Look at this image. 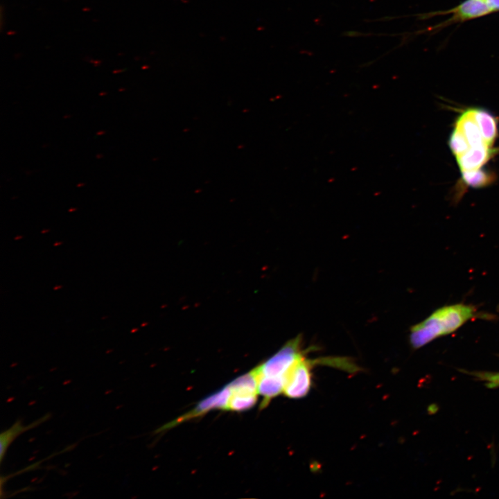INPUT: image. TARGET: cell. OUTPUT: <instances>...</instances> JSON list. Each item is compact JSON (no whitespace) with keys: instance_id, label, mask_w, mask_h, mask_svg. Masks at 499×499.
I'll return each instance as SVG.
<instances>
[{"instance_id":"5","label":"cell","mask_w":499,"mask_h":499,"mask_svg":"<svg viewBox=\"0 0 499 499\" xmlns=\"http://www.w3.org/2000/svg\"><path fill=\"white\" fill-rule=\"evenodd\" d=\"M493 11L489 6L486 0H466L456 7L446 11L430 13V16L438 15L451 14L450 18L439 25L442 26L455 22L479 18L491 13Z\"/></svg>"},{"instance_id":"9","label":"cell","mask_w":499,"mask_h":499,"mask_svg":"<svg viewBox=\"0 0 499 499\" xmlns=\"http://www.w3.org/2000/svg\"><path fill=\"white\" fill-rule=\"evenodd\" d=\"M493 12L499 11V0H486Z\"/></svg>"},{"instance_id":"1","label":"cell","mask_w":499,"mask_h":499,"mask_svg":"<svg viewBox=\"0 0 499 499\" xmlns=\"http://www.w3.org/2000/svg\"><path fill=\"white\" fill-rule=\"evenodd\" d=\"M478 315L477 308L471 304L444 306L410 328V344L412 349H418L436 338L455 332Z\"/></svg>"},{"instance_id":"7","label":"cell","mask_w":499,"mask_h":499,"mask_svg":"<svg viewBox=\"0 0 499 499\" xmlns=\"http://www.w3.org/2000/svg\"><path fill=\"white\" fill-rule=\"evenodd\" d=\"M231 395L227 410L245 411L252 408L257 401V392L228 385Z\"/></svg>"},{"instance_id":"10","label":"cell","mask_w":499,"mask_h":499,"mask_svg":"<svg viewBox=\"0 0 499 499\" xmlns=\"http://www.w3.org/2000/svg\"><path fill=\"white\" fill-rule=\"evenodd\" d=\"M104 133H105V132H99L97 133V134H104Z\"/></svg>"},{"instance_id":"8","label":"cell","mask_w":499,"mask_h":499,"mask_svg":"<svg viewBox=\"0 0 499 499\" xmlns=\"http://www.w3.org/2000/svg\"><path fill=\"white\" fill-rule=\"evenodd\" d=\"M470 374L485 382L486 386L489 388H496L499 387V372L475 371L471 372Z\"/></svg>"},{"instance_id":"2","label":"cell","mask_w":499,"mask_h":499,"mask_svg":"<svg viewBox=\"0 0 499 499\" xmlns=\"http://www.w3.org/2000/svg\"><path fill=\"white\" fill-rule=\"evenodd\" d=\"M302 336L298 335L288 341L267 360L254 369L257 375L269 376L284 380L295 365L310 351L304 349Z\"/></svg>"},{"instance_id":"3","label":"cell","mask_w":499,"mask_h":499,"mask_svg":"<svg viewBox=\"0 0 499 499\" xmlns=\"http://www.w3.org/2000/svg\"><path fill=\"white\" fill-rule=\"evenodd\" d=\"M348 360L344 358L308 359L306 355L302 357L290 371L283 394L292 399H302L310 391L313 385V369L316 365L328 362L331 365L348 366Z\"/></svg>"},{"instance_id":"4","label":"cell","mask_w":499,"mask_h":499,"mask_svg":"<svg viewBox=\"0 0 499 499\" xmlns=\"http://www.w3.org/2000/svg\"><path fill=\"white\" fill-rule=\"evenodd\" d=\"M230 395V388L229 385H227L219 392L212 395H210L209 396L201 401L194 408V409H193L190 412L159 428L157 430V432L166 430L168 428L174 427L180 423L186 421L191 419L204 415L207 412L214 409L227 410Z\"/></svg>"},{"instance_id":"6","label":"cell","mask_w":499,"mask_h":499,"mask_svg":"<svg viewBox=\"0 0 499 499\" xmlns=\"http://www.w3.org/2000/svg\"><path fill=\"white\" fill-rule=\"evenodd\" d=\"M51 417V414L48 413L38 419L34 421L28 425H24L21 421H17L8 429L1 432L0 435V461L2 462L7 449L12 442L23 432L31 430L42 423L45 422Z\"/></svg>"}]
</instances>
